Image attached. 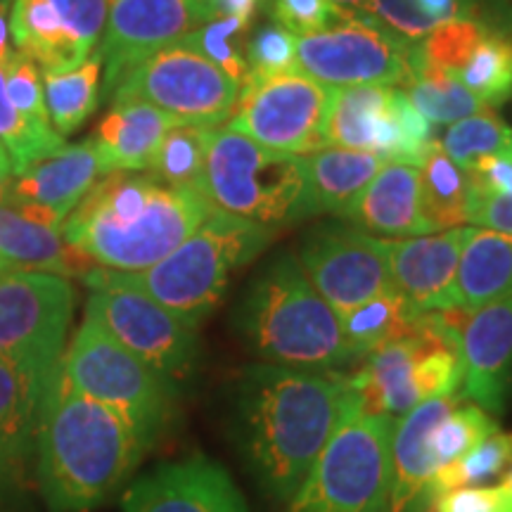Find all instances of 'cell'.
<instances>
[{
	"label": "cell",
	"mask_w": 512,
	"mask_h": 512,
	"mask_svg": "<svg viewBox=\"0 0 512 512\" xmlns=\"http://www.w3.org/2000/svg\"><path fill=\"white\" fill-rule=\"evenodd\" d=\"M399 88L413 102L415 110L434 124L451 126L460 119L472 117V114L491 110L475 93L467 91L456 76L418 60V48H415L413 57V72Z\"/></svg>",
	"instance_id": "f546056e"
},
{
	"label": "cell",
	"mask_w": 512,
	"mask_h": 512,
	"mask_svg": "<svg viewBox=\"0 0 512 512\" xmlns=\"http://www.w3.org/2000/svg\"><path fill=\"white\" fill-rule=\"evenodd\" d=\"M219 17L214 0H110L98 55L105 67V93L159 50L181 43Z\"/></svg>",
	"instance_id": "9a60e30c"
},
{
	"label": "cell",
	"mask_w": 512,
	"mask_h": 512,
	"mask_svg": "<svg viewBox=\"0 0 512 512\" xmlns=\"http://www.w3.org/2000/svg\"><path fill=\"white\" fill-rule=\"evenodd\" d=\"M10 57V55H8ZM8 57H0V143L8 150L12 162V176L22 174L27 166L38 159H46L60 152L64 138L60 133H41L29 124L17 107L12 105L5 72H8Z\"/></svg>",
	"instance_id": "d590c367"
},
{
	"label": "cell",
	"mask_w": 512,
	"mask_h": 512,
	"mask_svg": "<svg viewBox=\"0 0 512 512\" xmlns=\"http://www.w3.org/2000/svg\"><path fill=\"white\" fill-rule=\"evenodd\" d=\"M463 396H437L418 403L394 422L392 432V484L389 512H422L430 505V484L437 467L430 453V439L441 420L451 415Z\"/></svg>",
	"instance_id": "44dd1931"
},
{
	"label": "cell",
	"mask_w": 512,
	"mask_h": 512,
	"mask_svg": "<svg viewBox=\"0 0 512 512\" xmlns=\"http://www.w3.org/2000/svg\"><path fill=\"white\" fill-rule=\"evenodd\" d=\"M354 384L335 370L252 363L240 377L238 437L275 501H290L347 411Z\"/></svg>",
	"instance_id": "6da1fadb"
},
{
	"label": "cell",
	"mask_w": 512,
	"mask_h": 512,
	"mask_svg": "<svg viewBox=\"0 0 512 512\" xmlns=\"http://www.w3.org/2000/svg\"><path fill=\"white\" fill-rule=\"evenodd\" d=\"M356 10L413 46H418L422 38L439 27L420 10L418 0H363L361 5H356Z\"/></svg>",
	"instance_id": "60d3db41"
},
{
	"label": "cell",
	"mask_w": 512,
	"mask_h": 512,
	"mask_svg": "<svg viewBox=\"0 0 512 512\" xmlns=\"http://www.w3.org/2000/svg\"><path fill=\"white\" fill-rule=\"evenodd\" d=\"M463 399L498 415L505 406L512 370V294L463 313L460 320Z\"/></svg>",
	"instance_id": "ffe728a7"
},
{
	"label": "cell",
	"mask_w": 512,
	"mask_h": 512,
	"mask_svg": "<svg viewBox=\"0 0 512 512\" xmlns=\"http://www.w3.org/2000/svg\"><path fill=\"white\" fill-rule=\"evenodd\" d=\"M5 83H8L12 105L17 107V112L22 114L36 131L57 133L53 124H50L46 98H43V72L29 55L12 48V53L8 57V72H5Z\"/></svg>",
	"instance_id": "f35d334b"
},
{
	"label": "cell",
	"mask_w": 512,
	"mask_h": 512,
	"mask_svg": "<svg viewBox=\"0 0 512 512\" xmlns=\"http://www.w3.org/2000/svg\"><path fill=\"white\" fill-rule=\"evenodd\" d=\"M503 484H508L510 489H512V465L508 467V472H505V479H503Z\"/></svg>",
	"instance_id": "816d5d0a"
},
{
	"label": "cell",
	"mask_w": 512,
	"mask_h": 512,
	"mask_svg": "<svg viewBox=\"0 0 512 512\" xmlns=\"http://www.w3.org/2000/svg\"><path fill=\"white\" fill-rule=\"evenodd\" d=\"M10 178H12V174H3V171H0V202H3L5 190H8V185H10Z\"/></svg>",
	"instance_id": "681fc988"
},
{
	"label": "cell",
	"mask_w": 512,
	"mask_h": 512,
	"mask_svg": "<svg viewBox=\"0 0 512 512\" xmlns=\"http://www.w3.org/2000/svg\"><path fill=\"white\" fill-rule=\"evenodd\" d=\"M465 401L467 399L460 401L451 415L439 422V427L430 439V453L437 472L441 467L463 458L470 448H475L486 434H491L498 427L491 413H486L477 403Z\"/></svg>",
	"instance_id": "8d00e7d4"
},
{
	"label": "cell",
	"mask_w": 512,
	"mask_h": 512,
	"mask_svg": "<svg viewBox=\"0 0 512 512\" xmlns=\"http://www.w3.org/2000/svg\"><path fill=\"white\" fill-rule=\"evenodd\" d=\"M83 264L91 261L64 242L62 230L43 226L12 204L0 202V273L41 271L72 278L91 271Z\"/></svg>",
	"instance_id": "cb8c5ba5"
},
{
	"label": "cell",
	"mask_w": 512,
	"mask_h": 512,
	"mask_svg": "<svg viewBox=\"0 0 512 512\" xmlns=\"http://www.w3.org/2000/svg\"><path fill=\"white\" fill-rule=\"evenodd\" d=\"M512 465V434L496 427L494 432L486 434L475 448L458 458L456 463L441 467L430 484V501L439 494L451 489H463V486H482L489 479H496L508 472Z\"/></svg>",
	"instance_id": "836d02e7"
},
{
	"label": "cell",
	"mask_w": 512,
	"mask_h": 512,
	"mask_svg": "<svg viewBox=\"0 0 512 512\" xmlns=\"http://www.w3.org/2000/svg\"><path fill=\"white\" fill-rule=\"evenodd\" d=\"M211 131L214 128L192 124H178L171 128L159 143L147 174L157 176L159 181L169 185L200 190Z\"/></svg>",
	"instance_id": "d6a6232c"
},
{
	"label": "cell",
	"mask_w": 512,
	"mask_h": 512,
	"mask_svg": "<svg viewBox=\"0 0 512 512\" xmlns=\"http://www.w3.org/2000/svg\"><path fill=\"white\" fill-rule=\"evenodd\" d=\"M467 230L470 226L387 240L394 290L418 313L458 309V266Z\"/></svg>",
	"instance_id": "d6986e66"
},
{
	"label": "cell",
	"mask_w": 512,
	"mask_h": 512,
	"mask_svg": "<svg viewBox=\"0 0 512 512\" xmlns=\"http://www.w3.org/2000/svg\"><path fill=\"white\" fill-rule=\"evenodd\" d=\"M266 3L268 0H214L219 17H235L249 24H252V19L261 5Z\"/></svg>",
	"instance_id": "f6af8a7d"
},
{
	"label": "cell",
	"mask_w": 512,
	"mask_h": 512,
	"mask_svg": "<svg viewBox=\"0 0 512 512\" xmlns=\"http://www.w3.org/2000/svg\"><path fill=\"white\" fill-rule=\"evenodd\" d=\"M249 31V22L235 17H216L195 34L183 38L185 46L195 48L207 60H211L216 67H221L228 76L235 81L245 79L247 76V57H245V36Z\"/></svg>",
	"instance_id": "74e56055"
},
{
	"label": "cell",
	"mask_w": 512,
	"mask_h": 512,
	"mask_svg": "<svg viewBox=\"0 0 512 512\" xmlns=\"http://www.w3.org/2000/svg\"><path fill=\"white\" fill-rule=\"evenodd\" d=\"M420 10L434 22H448V19L460 17V0H418Z\"/></svg>",
	"instance_id": "bcb514c9"
},
{
	"label": "cell",
	"mask_w": 512,
	"mask_h": 512,
	"mask_svg": "<svg viewBox=\"0 0 512 512\" xmlns=\"http://www.w3.org/2000/svg\"><path fill=\"white\" fill-rule=\"evenodd\" d=\"M439 145L453 162L467 171L484 157L512 159V126L486 110L448 126Z\"/></svg>",
	"instance_id": "e575fe53"
},
{
	"label": "cell",
	"mask_w": 512,
	"mask_h": 512,
	"mask_svg": "<svg viewBox=\"0 0 512 512\" xmlns=\"http://www.w3.org/2000/svg\"><path fill=\"white\" fill-rule=\"evenodd\" d=\"M467 226L512 235V195H467Z\"/></svg>",
	"instance_id": "ee69618b"
},
{
	"label": "cell",
	"mask_w": 512,
	"mask_h": 512,
	"mask_svg": "<svg viewBox=\"0 0 512 512\" xmlns=\"http://www.w3.org/2000/svg\"><path fill=\"white\" fill-rule=\"evenodd\" d=\"M394 422L363 411L354 389L337 430L290 498L287 512H389Z\"/></svg>",
	"instance_id": "52a82bcc"
},
{
	"label": "cell",
	"mask_w": 512,
	"mask_h": 512,
	"mask_svg": "<svg viewBox=\"0 0 512 512\" xmlns=\"http://www.w3.org/2000/svg\"><path fill=\"white\" fill-rule=\"evenodd\" d=\"M0 171H3V174H12L10 155H8V150L3 147V143H0Z\"/></svg>",
	"instance_id": "c3c4849f"
},
{
	"label": "cell",
	"mask_w": 512,
	"mask_h": 512,
	"mask_svg": "<svg viewBox=\"0 0 512 512\" xmlns=\"http://www.w3.org/2000/svg\"><path fill=\"white\" fill-rule=\"evenodd\" d=\"M238 95L240 81L181 41L138 62L114 86L110 100H140L178 124L216 128L230 119Z\"/></svg>",
	"instance_id": "8fae6325"
},
{
	"label": "cell",
	"mask_w": 512,
	"mask_h": 512,
	"mask_svg": "<svg viewBox=\"0 0 512 512\" xmlns=\"http://www.w3.org/2000/svg\"><path fill=\"white\" fill-rule=\"evenodd\" d=\"M110 0H10V38L41 72H69L93 55Z\"/></svg>",
	"instance_id": "2e32d148"
},
{
	"label": "cell",
	"mask_w": 512,
	"mask_h": 512,
	"mask_svg": "<svg viewBox=\"0 0 512 512\" xmlns=\"http://www.w3.org/2000/svg\"><path fill=\"white\" fill-rule=\"evenodd\" d=\"M124 512H247L245 498L219 463L190 456L155 467L126 489Z\"/></svg>",
	"instance_id": "ac0fdd59"
},
{
	"label": "cell",
	"mask_w": 512,
	"mask_h": 512,
	"mask_svg": "<svg viewBox=\"0 0 512 512\" xmlns=\"http://www.w3.org/2000/svg\"><path fill=\"white\" fill-rule=\"evenodd\" d=\"M214 204L202 190L159 181L147 171L102 176L62 226L69 247L110 271H145L195 233Z\"/></svg>",
	"instance_id": "3957f363"
},
{
	"label": "cell",
	"mask_w": 512,
	"mask_h": 512,
	"mask_svg": "<svg viewBox=\"0 0 512 512\" xmlns=\"http://www.w3.org/2000/svg\"><path fill=\"white\" fill-rule=\"evenodd\" d=\"M102 60L95 53L69 72H43V98L50 124L62 138L72 136L95 112L100 100Z\"/></svg>",
	"instance_id": "4dcf8cb0"
},
{
	"label": "cell",
	"mask_w": 512,
	"mask_h": 512,
	"mask_svg": "<svg viewBox=\"0 0 512 512\" xmlns=\"http://www.w3.org/2000/svg\"><path fill=\"white\" fill-rule=\"evenodd\" d=\"M34 448L50 512H86L105 503L152 446L119 413L79 392L60 361L43 389Z\"/></svg>",
	"instance_id": "7a4b0ae2"
},
{
	"label": "cell",
	"mask_w": 512,
	"mask_h": 512,
	"mask_svg": "<svg viewBox=\"0 0 512 512\" xmlns=\"http://www.w3.org/2000/svg\"><path fill=\"white\" fill-rule=\"evenodd\" d=\"M235 325L264 363L299 370H337L356 363L335 309L320 297L297 254L283 252L254 278Z\"/></svg>",
	"instance_id": "277c9868"
},
{
	"label": "cell",
	"mask_w": 512,
	"mask_h": 512,
	"mask_svg": "<svg viewBox=\"0 0 512 512\" xmlns=\"http://www.w3.org/2000/svg\"><path fill=\"white\" fill-rule=\"evenodd\" d=\"M178 121L140 100L114 102L93 136L102 171H147L159 143Z\"/></svg>",
	"instance_id": "603a6c76"
},
{
	"label": "cell",
	"mask_w": 512,
	"mask_h": 512,
	"mask_svg": "<svg viewBox=\"0 0 512 512\" xmlns=\"http://www.w3.org/2000/svg\"><path fill=\"white\" fill-rule=\"evenodd\" d=\"M247 72L287 74L297 72V36L280 24H266L245 46Z\"/></svg>",
	"instance_id": "ab89813d"
},
{
	"label": "cell",
	"mask_w": 512,
	"mask_h": 512,
	"mask_svg": "<svg viewBox=\"0 0 512 512\" xmlns=\"http://www.w3.org/2000/svg\"><path fill=\"white\" fill-rule=\"evenodd\" d=\"M335 3L344 5V8H356V5H361L363 0H335Z\"/></svg>",
	"instance_id": "f907efd6"
},
{
	"label": "cell",
	"mask_w": 512,
	"mask_h": 512,
	"mask_svg": "<svg viewBox=\"0 0 512 512\" xmlns=\"http://www.w3.org/2000/svg\"><path fill=\"white\" fill-rule=\"evenodd\" d=\"M425 313H418L396 290L382 292L370 302L339 316L344 339L354 351L356 361L382 344L415 335Z\"/></svg>",
	"instance_id": "f1b7e54d"
},
{
	"label": "cell",
	"mask_w": 512,
	"mask_h": 512,
	"mask_svg": "<svg viewBox=\"0 0 512 512\" xmlns=\"http://www.w3.org/2000/svg\"><path fill=\"white\" fill-rule=\"evenodd\" d=\"M271 12L275 24L294 36H304L330 27L342 12V5L335 0H271Z\"/></svg>",
	"instance_id": "b9f144b4"
},
{
	"label": "cell",
	"mask_w": 512,
	"mask_h": 512,
	"mask_svg": "<svg viewBox=\"0 0 512 512\" xmlns=\"http://www.w3.org/2000/svg\"><path fill=\"white\" fill-rule=\"evenodd\" d=\"M456 79L486 105H498L512 95V38L486 27L460 64Z\"/></svg>",
	"instance_id": "1f68e13d"
},
{
	"label": "cell",
	"mask_w": 512,
	"mask_h": 512,
	"mask_svg": "<svg viewBox=\"0 0 512 512\" xmlns=\"http://www.w3.org/2000/svg\"><path fill=\"white\" fill-rule=\"evenodd\" d=\"M74 311L76 287L64 275L0 273V358L48 384L67 351Z\"/></svg>",
	"instance_id": "9c48e42d"
},
{
	"label": "cell",
	"mask_w": 512,
	"mask_h": 512,
	"mask_svg": "<svg viewBox=\"0 0 512 512\" xmlns=\"http://www.w3.org/2000/svg\"><path fill=\"white\" fill-rule=\"evenodd\" d=\"M306 157L313 214L342 216L361 190L382 169L384 159L373 152L347 147H320Z\"/></svg>",
	"instance_id": "4316f807"
},
{
	"label": "cell",
	"mask_w": 512,
	"mask_h": 512,
	"mask_svg": "<svg viewBox=\"0 0 512 512\" xmlns=\"http://www.w3.org/2000/svg\"><path fill=\"white\" fill-rule=\"evenodd\" d=\"M351 226L389 238L430 235L420 211L418 166L387 162L342 214Z\"/></svg>",
	"instance_id": "7402d4cb"
},
{
	"label": "cell",
	"mask_w": 512,
	"mask_h": 512,
	"mask_svg": "<svg viewBox=\"0 0 512 512\" xmlns=\"http://www.w3.org/2000/svg\"><path fill=\"white\" fill-rule=\"evenodd\" d=\"M415 48L361 10L342 5L330 27L297 36V72L330 88L403 86L413 72Z\"/></svg>",
	"instance_id": "30bf717a"
},
{
	"label": "cell",
	"mask_w": 512,
	"mask_h": 512,
	"mask_svg": "<svg viewBox=\"0 0 512 512\" xmlns=\"http://www.w3.org/2000/svg\"><path fill=\"white\" fill-rule=\"evenodd\" d=\"M62 370L79 392L112 408L155 446L176 418L178 384L83 316L62 356Z\"/></svg>",
	"instance_id": "ba28073f"
},
{
	"label": "cell",
	"mask_w": 512,
	"mask_h": 512,
	"mask_svg": "<svg viewBox=\"0 0 512 512\" xmlns=\"http://www.w3.org/2000/svg\"><path fill=\"white\" fill-rule=\"evenodd\" d=\"M434 512H512V489L508 484L463 486L439 494L432 501Z\"/></svg>",
	"instance_id": "7bdbcfd3"
},
{
	"label": "cell",
	"mask_w": 512,
	"mask_h": 512,
	"mask_svg": "<svg viewBox=\"0 0 512 512\" xmlns=\"http://www.w3.org/2000/svg\"><path fill=\"white\" fill-rule=\"evenodd\" d=\"M512 294V235L467 230L458 266V311L475 313Z\"/></svg>",
	"instance_id": "484cf974"
},
{
	"label": "cell",
	"mask_w": 512,
	"mask_h": 512,
	"mask_svg": "<svg viewBox=\"0 0 512 512\" xmlns=\"http://www.w3.org/2000/svg\"><path fill=\"white\" fill-rule=\"evenodd\" d=\"M299 266L320 297L344 316L377 294L394 290L387 240L347 223H323L304 235Z\"/></svg>",
	"instance_id": "5bb4252c"
},
{
	"label": "cell",
	"mask_w": 512,
	"mask_h": 512,
	"mask_svg": "<svg viewBox=\"0 0 512 512\" xmlns=\"http://www.w3.org/2000/svg\"><path fill=\"white\" fill-rule=\"evenodd\" d=\"M200 190L214 209L278 230L316 216L306 157L268 150L228 124L211 131Z\"/></svg>",
	"instance_id": "8992f818"
},
{
	"label": "cell",
	"mask_w": 512,
	"mask_h": 512,
	"mask_svg": "<svg viewBox=\"0 0 512 512\" xmlns=\"http://www.w3.org/2000/svg\"><path fill=\"white\" fill-rule=\"evenodd\" d=\"M46 382L0 358V484L22 475L36 444V422Z\"/></svg>",
	"instance_id": "d4e9b609"
},
{
	"label": "cell",
	"mask_w": 512,
	"mask_h": 512,
	"mask_svg": "<svg viewBox=\"0 0 512 512\" xmlns=\"http://www.w3.org/2000/svg\"><path fill=\"white\" fill-rule=\"evenodd\" d=\"M10 53V0H0V57Z\"/></svg>",
	"instance_id": "7dc6e473"
},
{
	"label": "cell",
	"mask_w": 512,
	"mask_h": 512,
	"mask_svg": "<svg viewBox=\"0 0 512 512\" xmlns=\"http://www.w3.org/2000/svg\"><path fill=\"white\" fill-rule=\"evenodd\" d=\"M332 91L302 72H247L228 126L273 152L309 155L323 147Z\"/></svg>",
	"instance_id": "7c38bea8"
},
{
	"label": "cell",
	"mask_w": 512,
	"mask_h": 512,
	"mask_svg": "<svg viewBox=\"0 0 512 512\" xmlns=\"http://www.w3.org/2000/svg\"><path fill=\"white\" fill-rule=\"evenodd\" d=\"M91 287L83 316L93 318L121 347L174 384L192 373L197 361V330L147 294L107 283L93 268L83 275Z\"/></svg>",
	"instance_id": "4fadbf2b"
},
{
	"label": "cell",
	"mask_w": 512,
	"mask_h": 512,
	"mask_svg": "<svg viewBox=\"0 0 512 512\" xmlns=\"http://www.w3.org/2000/svg\"><path fill=\"white\" fill-rule=\"evenodd\" d=\"M102 176L105 171L93 138H86L76 145H64L55 155L38 159L22 174L12 176L3 202L43 226L62 230L69 214Z\"/></svg>",
	"instance_id": "e0dca14e"
},
{
	"label": "cell",
	"mask_w": 512,
	"mask_h": 512,
	"mask_svg": "<svg viewBox=\"0 0 512 512\" xmlns=\"http://www.w3.org/2000/svg\"><path fill=\"white\" fill-rule=\"evenodd\" d=\"M420 211L430 233L467 226L470 176L446 155L437 140L427 147L418 164Z\"/></svg>",
	"instance_id": "83f0119b"
},
{
	"label": "cell",
	"mask_w": 512,
	"mask_h": 512,
	"mask_svg": "<svg viewBox=\"0 0 512 512\" xmlns=\"http://www.w3.org/2000/svg\"><path fill=\"white\" fill-rule=\"evenodd\" d=\"M275 238L278 228L214 209L195 233L155 266L133 273L95 266L93 273L107 283L147 294L197 330L221 304L233 273L252 264Z\"/></svg>",
	"instance_id": "5b68a950"
}]
</instances>
